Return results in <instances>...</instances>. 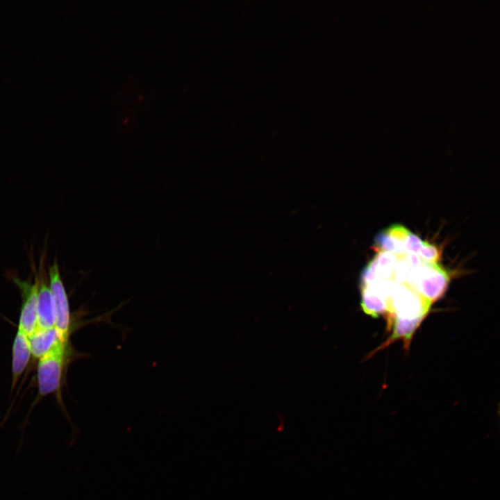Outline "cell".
<instances>
[{"instance_id": "obj_2", "label": "cell", "mask_w": 500, "mask_h": 500, "mask_svg": "<svg viewBox=\"0 0 500 500\" xmlns=\"http://www.w3.org/2000/svg\"><path fill=\"white\" fill-rule=\"evenodd\" d=\"M47 274L55 308V328L60 340L68 342L71 329L69 303L56 258L48 267Z\"/></svg>"}, {"instance_id": "obj_1", "label": "cell", "mask_w": 500, "mask_h": 500, "mask_svg": "<svg viewBox=\"0 0 500 500\" xmlns=\"http://www.w3.org/2000/svg\"><path fill=\"white\" fill-rule=\"evenodd\" d=\"M67 350L68 342L61 341L38 359L37 379L40 397L60 391Z\"/></svg>"}, {"instance_id": "obj_4", "label": "cell", "mask_w": 500, "mask_h": 500, "mask_svg": "<svg viewBox=\"0 0 500 500\" xmlns=\"http://www.w3.org/2000/svg\"><path fill=\"white\" fill-rule=\"evenodd\" d=\"M12 282L19 288L22 297V307L18 328L28 336L33 333L37 326V281L22 280L16 275H11Z\"/></svg>"}, {"instance_id": "obj_5", "label": "cell", "mask_w": 500, "mask_h": 500, "mask_svg": "<svg viewBox=\"0 0 500 500\" xmlns=\"http://www.w3.org/2000/svg\"><path fill=\"white\" fill-rule=\"evenodd\" d=\"M12 382L13 390L32 356L28 335L17 328L12 350Z\"/></svg>"}, {"instance_id": "obj_7", "label": "cell", "mask_w": 500, "mask_h": 500, "mask_svg": "<svg viewBox=\"0 0 500 500\" xmlns=\"http://www.w3.org/2000/svg\"><path fill=\"white\" fill-rule=\"evenodd\" d=\"M417 256L424 261L437 262L440 258V251L436 246L425 242Z\"/></svg>"}, {"instance_id": "obj_6", "label": "cell", "mask_w": 500, "mask_h": 500, "mask_svg": "<svg viewBox=\"0 0 500 500\" xmlns=\"http://www.w3.org/2000/svg\"><path fill=\"white\" fill-rule=\"evenodd\" d=\"M28 337L31 355L38 359L61 342L55 327L45 329L37 328Z\"/></svg>"}, {"instance_id": "obj_3", "label": "cell", "mask_w": 500, "mask_h": 500, "mask_svg": "<svg viewBox=\"0 0 500 500\" xmlns=\"http://www.w3.org/2000/svg\"><path fill=\"white\" fill-rule=\"evenodd\" d=\"M46 251L42 255L38 271L34 269L37 281V328L55 327L56 316L53 299L51 292L47 272L45 269Z\"/></svg>"}]
</instances>
